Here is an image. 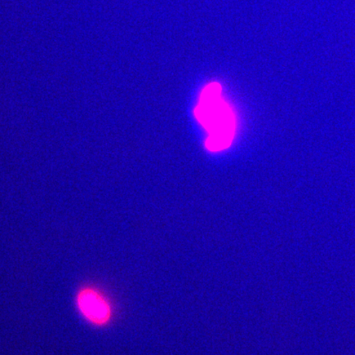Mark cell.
Segmentation results:
<instances>
[{
    "mask_svg": "<svg viewBox=\"0 0 355 355\" xmlns=\"http://www.w3.org/2000/svg\"><path fill=\"white\" fill-rule=\"evenodd\" d=\"M76 304L80 314L92 325L105 326L112 318V306L108 299L95 288L86 287L78 291Z\"/></svg>",
    "mask_w": 355,
    "mask_h": 355,
    "instance_id": "obj_2",
    "label": "cell"
},
{
    "mask_svg": "<svg viewBox=\"0 0 355 355\" xmlns=\"http://www.w3.org/2000/svg\"><path fill=\"white\" fill-rule=\"evenodd\" d=\"M220 92L218 83L208 85L195 110L199 122L209 132L207 146L212 152L227 148L232 144L235 128L232 111L221 99Z\"/></svg>",
    "mask_w": 355,
    "mask_h": 355,
    "instance_id": "obj_1",
    "label": "cell"
}]
</instances>
